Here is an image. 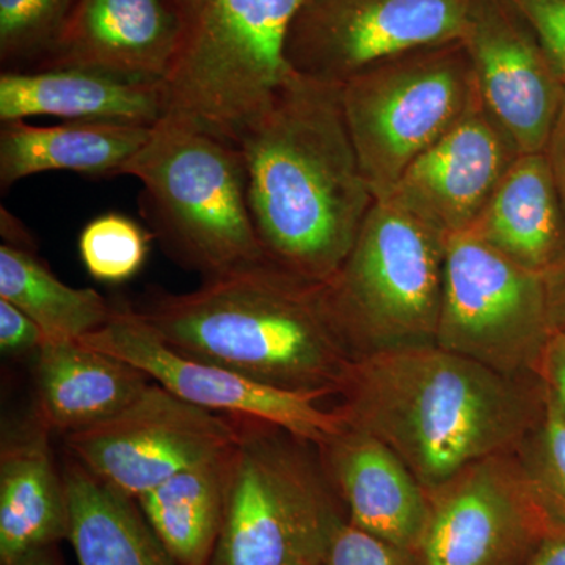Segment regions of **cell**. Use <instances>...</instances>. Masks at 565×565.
<instances>
[{
    "mask_svg": "<svg viewBox=\"0 0 565 565\" xmlns=\"http://www.w3.org/2000/svg\"><path fill=\"white\" fill-rule=\"evenodd\" d=\"M169 111L163 81L106 71L50 68L2 71L0 121L58 117L68 121L154 126Z\"/></svg>",
    "mask_w": 565,
    "mask_h": 565,
    "instance_id": "ac0fdd59",
    "label": "cell"
},
{
    "mask_svg": "<svg viewBox=\"0 0 565 565\" xmlns=\"http://www.w3.org/2000/svg\"><path fill=\"white\" fill-rule=\"evenodd\" d=\"M70 544L79 565H177L139 503L71 457L63 470Z\"/></svg>",
    "mask_w": 565,
    "mask_h": 565,
    "instance_id": "cb8c5ba5",
    "label": "cell"
},
{
    "mask_svg": "<svg viewBox=\"0 0 565 565\" xmlns=\"http://www.w3.org/2000/svg\"><path fill=\"white\" fill-rule=\"evenodd\" d=\"M478 96L462 40L377 63L341 85V103L375 200L467 114Z\"/></svg>",
    "mask_w": 565,
    "mask_h": 565,
    "instance_id": "ba28073f",
    "label": "cell"
},
{
    "mask_svg": "<svg viewBox=\"0 0 565 565\" xmlns=\"http://www.w3.org/2000/svg\"><path fill=\"white\" fill-rule=\"evenodd\" d=\"M77 0H0L3 71L31 70L50 52Z\"/></svg>",
    "mask_w": 565,
    "mask_h": 565,
    "instance_id": "484cf974",
    "label": "cell"
},
{
    "mask_svg": "<svg viewBox=\"0 0 565 565\" xmlns=\"http://www.w3.org/2000/svg\"><path fill=\"white\" fill-rule=\"evenodd\" d=\"M7 565H62L58 557L57 545L35 550Z\"/></svg>",
    "mask_w": 565,
    "mask_h": 565,
    "instance_id": "d590c367",
    "label": "cell"
},
{
    "mask_svg": "<svg viewBox=\"0 0 565 565\" xmlns=\"http://www.w3.org/2000/svg\"><path fill=\"white\" fill-rule=\"evenodd\" d=\"M36 359L35 418L65 435L106 422L151 384L139 367L81 341H46Z\"/></svg>",
    "mask_w": 565,
    "mask_h": 565,
    "instance_id": "ffe728a7",
    "label": "cell"
},
{
    "mask_svg": "<svg viewBox=\"0 0 565 565\" xmlns=\"http://www.w3.org/2000/svg\"><path fill=\"white\" fill-rule=\"evenodd\" d=\"M305 0H169L178 43L169 111L236 141L292 73L286 40Z\"/></svg>",
    "mask_w": 565,
    "mask_h": 565,
    "instance_id": "5b68a950",
    "label": "cell"
},
{
    "mask_svg": "<svg viewBox=\"0 0 565 565\" xmlns=\"http://www.w3.org/2000/svg\"><path fill=\"white\" fill-rule=\"evenodd\" d=\"M316 449L348 522L418 553L429 525V494L403 459L374 435L348 424Z\"/></svg>",
    "mask_w": 565,
    "mask_h": 565,
    "instance_id": "2e32d148",
    "label": "cell"
},
{
    "mask_svg": "<svg viewBox=\"0 0 565 565\" xmlns=\"http://www.w3.org/2000/svg\"><path fill=\"white\" fill-rule=\"evenodd\" d=\"M544 282L553 332H565V245L545 270Z\"/></svg>",
    "mask_w": 565,
    "mask_h": 565,
    "instance_id": "d6a6232c",
    "label": "cell"
},
{
    "mask_svg": "<svg viewBox=\"0 0 565 565\" xmlns=\"http://www.w3.org/2000/svg\"><path fill=\"white\" fill-rule=\"evenodd\" d=\"M151 128L117 122L33 126L25 120L3 121L0 185L6 191L14 182L52 170L118 177L122 166L143 147Z\"/></svg>",
    "mask_w": 565,
    "mask_h": 565,
    "instance_id": "7402d4cb",
    "label": "cell"
},
{
    "mask_svg": "<svg viewBox=\"0 0 565 565\" xmlns=\"http://www.w3.org/2000/svg\"><path fill=\"white\" fill-rule=\"evenodd\" d=\"M177 43L169 0H77L50 52L31 70L87 68L163 81Z\"/></svg>",
    "mask_w": 565,
    "mask_h": 565,
    "instance_id": "e0dca14e",
    "label": "cell"
},
{
    "mask_svg": "<svg viewBox=\"0 0 565 565\" xmlns=\"http://www.w3.org/2000/svg\"><path fill=\"white\" fill-rule=\"evenodd\" d=\"M523 565H565V530L546 535L533 556Z\"/></svg>",
    "mask_w": 565,
    "mask_h": 565,
    "instance_id": "e575fe53",
    "label": "cell"
},
{
    "mask_svg": "<svg viewBox=\"0 0 565 565\" xmlns=\"http://www.w3.org/2000/svg\"><path fill=\"white\" fill-rule=\"evenodd\" d=\"M514 455L555 530H565V415L548 393L544 414Z\"/></svg>",
    "mask_w": 565,
    "mask_h": 565,
    "instance_id": "4316f807",
    "label": "cell"
},
{
    "mask_svg": "<svg viewBox=\"0 0 565 565\" xmlns=\"http://www.w3.org/2000/svg\"><path fill=\"white\" fill-rule=\"evenodd\" d=\"M134 310L182 355L286 392L337 396L353 362L322 282L267 258L203 278L195 291L156 292Z\"/></svg>",
    "mask_w": 565,
    "mask_h": 565,
    "instance_id": "3957f363",
    "label": "cell"
},
{
    "mask_svg": "<svg viewBox=\"0 0 565 565\" xmlns=\"http://www.w3.org/2000/svg\"><path fill=\"white\" fill-rule=\"evenodd\" d=\"M465 233L544 275L565 245L563 204L544 152L519 156Z\"/></svg>",
    "mask_w": 565,
    "mask_h": 565,
    "instance_id": "44dd1931",
    "label": "cell"
},
{
    "mask_svg": "<svg viewBox=\"0 0 565 565\" xmlns=\"http://www.w3.org/2000/svg\"><path fill=\"white\" fill-rule=\"evenodd\" d=\"M476 88L522 154L544 151L565 84L514 0H475L462 35Z\"/></svg>",
    "mask_w": 565,
    "mask_h": 565,
    "instance_id": "5bb4252c",
    "label": "cell"
},
{
    "mask_svg": "<svg viewBox=\"0 0 565 565\" xmlns=\"http://www.w3.org/2000/svg\"><path fill=\"white\" fill-rule=\"evenodd\" d=\"M152 234L117 212H107L85 225L79 253L85 269L95 280H131L147 262Z\"/></svg>",
    "mask_w": 565,
    "mask_h": 565,
    "instance_id": "83f0119b",
    "label": "cell"
},
{
    "mask_svg": "<svg viewBox=\"0 0 565 565\" xmlns=\"http://www.w3.org/2000/svg\"><path fill=\"white\" fill-rule=\"evenodd\" d=\"M237 437L236 416L185 403L154 382L106 422L65 435L74 460L134 500Z\"/></svg>",
    "mask_w": 565,
    "mask_h": 565,
    "instance_id": "8fae6325",
    "label": "cell"
},
{
    "mask_svg": "<svg viewBox=\"0 0 565 565\" xmlns=\"http://www.w3.org/2000/svg\"><path fill=\"white\" fill-rule=\"evenodd\" d=\"M542 152H544L550 172H552L553 180H555L565 215V93L559 114H557L555 125H553L552 132H550Z\"/></svg>",
    "mask_w": 565,
    "mask_h": 565,
    "instance_id": "836d02e7",
    "label": "cell"
},
{
    "mask_svg": "<svg viewBox=\"0 0 565 565\" xmlns=\"http://www.w3.org/2000/svg\"><path fill=\"white\" fill-rule=\"evenodd\" d=\"M118 177L140 182L139 206L154 239L203 278L266 259L247 200L243 152L177 114H167Z\"/></svg>",
    "mask_w": 565,
    "mask_h": 565,
    "instance_id": "277c9868",
    "label": "cell"
},
{
    "mask_svg": "<svg viewBox=\"0 0 565 565\" xmlns=\"http://www.w3.org/2000/svg\"><path fill=\"white\" fill-rule=\"evenodd\" d=\"M520 154L478 93L467 114L408 167L386 200L446 237L468 232Z\"/></svg>",
    "mask_w": 565,
    "mask_h": 565,
    "instance_id": "9a60e30c",
    "label": "cell"
},
{
    "mask_svg": "<svg viewBox=\"0 0 565 565\" xmlns=\"http://www.w3.org/2000/svg\"><path fill=\"white\" fill-rule=\"evenodd\" d=\"M46 343L43 330L9 300L0 299V348L3 353L39 352Z\"/></svg>",
    "mask_w": 565,
    "mask_h": 565,
    "instance_id": "4dcf8cb0",
    "label": "cell"
},
{
    "mask_svg": "<svg viewBox=\"0 0 565 565\" xmlns=\"http://www.w3.org/2000/svg\"><path fill=\"white\" fill-rule=\"evenodd\" d=\"M565 84V0H514Z\"/></svg>",
    "mask_w": 565,
    "mask_h": 565,
    "instance_id": "f546056e",
    "label": "cell"
},
{
    "mask_svg": "<svg viewBox=\"0 0 565 565\" xmlns=\"http://www.w3.org/2000/svg\"><path fill=\"white\" fill-rule=\"evenodd\" d=\"M334 411L393 449L424 489L515 451L545 411L539 377H514L435 343L355 359Z\"/></svg>",
    "mask_w": 565,
    "mask_h": 565,
    "instance_id": "7a4b0ae2",
    "label": "cell"
},
{
    "mask_svg": "<svg viewBox=\"0 0 565 565\" xmlns=\"http://www.w3.org/2000/svg\"><path fill=\"white\" fill-rule=\"evenodd\" d=\"M234 445L137 498L145 519L177 565L211 564L228 505Z\"/></svg>",
    "mask_w": 565,
    "mask_h": 565,
    "instance_id": "603a6c76",
    "label": "cell"
},
{
    "mask_svg": "<svg viewBox=\"0 0 565 565\" xmlns=\"http://www.w3.org/2000/svg\"><path fill=\"white\" fill-rule=\"evenodd\" d=\"M446 241L390 200L374 203L343 264L322 282L330 319L353 360L435 343Z\"/></svg>",
    "mask_w": 565,
    "mask_h": 565,
    "instance_id": "52a82bcc",
    "label": "cell"
},
{
    "mask_svg": "<svg viewBox=\"0 0 565 565\" xmlns=\"http://www.w3.org/2000/svg\"><path fill=\"white\" fill-rule=\"evenodd\" d=\"M234 143L266 258L305 280H329L377 202L349 132L341 85L292 71Z\"/></svg>",
    "mask_w": 565,
    "mask_h": 565,
    "instance_id": "6da1fadb",
    "label": "cell"
},
{
    "mask_svg": "<svg viewBox=\"0 0 565 565\" xmlns=\"http://www.w3.org/2000/svg\"><path fill=\"white\" fill-rule=\"evenodd\" d=\"M553 333L544 275L470 233L448 237L435 344L498 373L537 377Z\"/></svg>",
    "mask_w": 565,
    "mask_h": 565,
    "instance_id": "9c48e42d",
    "label": "cell"
},
{
    "mask_svg": "<svg viewBox=\"0 0 565 565\" xmlns=\"http://www.w3.org/2000/svg\"><path fill=\"white\" fill-rule=\"evenodd\" d=\"M427 494L422 565H523L555 531L514 451L467 465Z\"/></svg>",
    "mask_w": 565,
    "mask_h": 565,
    "instance_id": "7c38bea8",
    "label": "cell"
},
{
    "mask_svg": "<svg viewBox=\"0 0 565 565\" xmlns=\"http://www.w3.org/2000/svg\"><path fill=\"white\" fill-rule=\"evenodd\" d=\"M79 341L139 367L185 403L217 414L262 419L315 446L345 426L334 408L326 411L319 405L326 394L286 392L182 355L163 343L132 307H117L103 329Z\"/></svg>",
    "mask_w": 565,
    "mask_h": 565,
    "instance_id": "4fadbf2b",
    "label": "cell"
},
{
    "mask_svg": "<svg viewBox=\"0 0 565 565\" xmlns=\"http://www.w3.org/2000/svg\"><path fill=\"white\" fill-rule=\"evenodd\" d=\"M32 422L7 430L0 449V565L70 537L65 479L47 441Z\"/></svg>",
    "mask_w": 565,
    "mask_h": 565,
    "instance_id": "d6986e66",
    "label": "cell"
},
{
    "mask_svg": "<svg viewBox=\"0 0 565 565\" xmlns=\"http://www.w3.org/2000/svg\"><path fill=\"white\" fill-rule=\"evenodd\" d=\"M236 418L228 505L210 565H322L348 512L319 455H310L313 445L275 424Z\"/></svg>",
    "mask_w": 565,
    "mask_h": 565,
    "instance_id": "8992f818",
    "label": "cell"
},
{
    "mask_svg": "<svg viewBox=\"0 0 565 565\" xmlns=\"http://www.w3.org/2000/svg\"><path fill=\"white\" fill-rule=\"evenodd\" d=\"M475 0H305L286 40L294 73L343 85L364 70L462 39Z\"/></svg>",
    "mask_w": 565,
    "mask_h": 565,
    "instance_id": "30bf717a",
    "label": "cell"
},
{
    "mask_svg": "<svg viewBox=\"0 0 565 565\" xmlns=\"http://www.w3.org/2000/svg\"><path fill=\"white\" fill-rule=\"evenodd\" d=\"M0 299L9 300L43 330L46 341H79L103 329L117 305L92 288H71L21 245L0 247Z\"/></svg>",
    "mask_w": 565,
    "mask_h": 565,
    "instance_id": "d4e9b609",
    "label": "cell"
},
{
    "mask_svg": "<svg viewBox=\"0 0 565 565\" xmlns=\"http://www.w3.org/2000/svg\"><path fill=\"white\" fill-rule=\"evenodd\" d=\"M322 565H422L416 552L353 526L348 520L334 531Z\"/></svg>",
    "mask_w": 565,
    "mask_h": 565,
    "instance_id": "f1b7e54d",
    "label": "cell"
},
{
    "mask_svg": "<svg viewBox=\"0 0 565 565\" xmlns=\"http://www.w3.org/2000/svg\"><path fill=\"white\" fill-rule=\"evenodd\" d=\"M537 377L565 415V332L552 334Z\"/></svg>",
    "mask_w": 565,
    "mask_h": 565,
    "instance_id": "1f68e13d",
    "label": "cell"
}]
</instances>
